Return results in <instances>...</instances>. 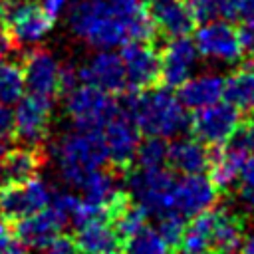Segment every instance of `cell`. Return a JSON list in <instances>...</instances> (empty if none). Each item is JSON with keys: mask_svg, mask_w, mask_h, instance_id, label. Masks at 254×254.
<instances>
[{"mask_svg": "<svg viewBox=\"0 0 254 254\" xmlns=\"http://www.w3.org/2000/svg\"><path fill=\"white\" fill-rule=\"evenodd\" d=\"M119 111L113 93L77 81L65 91V113L75 129L101 131L103 125Z\"/></svg>", "mask_w": 254, "mask_h": 254, "instance_id": "obj_4", "label": "cell"}, {"mask_svg": "<svg viewBox=\"0 0 254 254\" xmlns=\"http://www.w3.org/2000/svg\"><path fill=\"white\" fill-rule=\"evenodd\" d=\"M14 135V111L12 105L0 103V139H8Z\"/></svg>", "mask_w": 254, "mask_h": 254, "instance_id": "obj_39", "label": "cell"}, {"mask_svg": "<svg viewBox=\"0 0 254 254\" xmlns=\"http://www.w3.org/2000/svg\"><path fill=\"white\" fill-rule=\"evenodd\" d=\"M242 44H244V52L254 58V30H244L242 32Z\"/></svg>", "mask_w": 254, "mask_h": 254, "instance_id": "obj_43", "label": "cell"}, {"mask_svg": "<svg viewBox=\"0 0 254 254\" xmlns=\"http://www.w3.org/2000/svg\"><path fill=\"white\" fill-rule=\"evenodd\" d=\"M149 16L155 30L169 38L189 36L194 28V14L183 0H153L149 6Z\"/></svg>", "mask_w": 254, "mask_h": 254, "instance_id": "obj_20", "label": "cell"}, {"mask_svg": "<svg viewBox=\"0 0 254 254\" xmlns=\"http://www.w3.org/2000/svg\"><path fill=\"white\" fill-rule=\"evenodd\" d=\"M54 157L62 179L69 187H79L93 171L107 163L101 131L73 129L62 135L54 145Z\"/></svg>", "mask_w": 254, "mask_h": 254, "instance_id": "obj_3", "label": "cell"}, {"mask_svg": "<svg viewBox=\"0 0 254 254\" xmlns=\"http://www.w3.org/2000/svg\"><path fill=\"white\" fill-rule=\"evenodd\" d=\"M71 32L93 50H115L133 40H151L153 20L143 8L125 14L107 0H77L67 16Z\"/></svg>", "mask_w": 254, "mask_h": 254, "instance_id": "obj_1", "label": "cell"}, {"mask_svg": "<svg viewBox=\"0 0 254 254\" xmlns=\"http://www.w3.org/2000/svg\"><path fill=\"white\" fill-rule=\"evenodd\" d=\"M210 228H212V208L196 216H190V222L185 224V232L179 244L183 252H208Z\"/></svg>", "mask_w": 254, "mask_h": 254, "instance_id": "obj_27", "label": "cell"}, {"mask_svg": "<svg viewBox=\"0 0 254 254\" xmlns=\"http://www.w3.org/2000/svg\"><path fill=\"white\" fill-rule=\"evenodd\" d=\"M6 32L14 42L24 46L40 44L52 30L54 18L46 14L42 4L30 0H14L4 10Z\"/></svg>", "mask_w": 254, "mask_h": 254, "instance_id": "obj_9", "label": "cell"}, {"mask_svg": "<svg viewBox=\"0 0 254 254\" xmlns=\"http://www.w3.org/2000/svg\"><path fill=\"white\" fill-rule=\"evenodd\" d=\"M183 254H208V252H183Z\"/></svg>", "mask_w": 254, "mask_h": 254, "instance_id": "obj_46", "label": "cell"}, {"mask_svg": "<svg viewBox=\"0 0 254 254\" xmlns=\"http://www.w3.org/2000/svg\"><path fill=\"white\" fill-rule=\"evenodd\" d=\"M77 189H81V204L85 210V218L89 216H109L123 204L125 194L117 183V179L111 173H105L103 169L93 171ZM83 222V220H81Z\"/></svg>", "mask_w": 254, "mask_h": 254, "instance_id": "obj_13", "label": "cell"}, {"mask_svg": "<svg viewBox=\"0 0 254 254\" xmlns=\"http://www.w3.org/2000/svg\"><path fill=\"white\" fill-rule=\"evenodd\" d=\"M115 10H119V12H125V14H131V12H135V10H139L141 8V2L143 0H107Z\"/></svg>", "mask_w": 254, "mask_h": 254, "instance_id": "obj_42", "label": "cell"}, {"mask_svg": "<svg viewBox=\"0 0 254 254\" xmlns=\"http://www.w3.org/2000/svg\"><path fill=\"white\" fill-rule=\"evenodd\" d=\"M42 254H81L75 246V242L67 236H56L50 244L42 248Z\"/></svg>", "mask_w": 254, "mask_h": 254, "instance_id": "obj_35", "label": "cell"}, {"mask_svg": "<svg viewBox=\"0 0 254 254\" xmlns=\"http://www.w3.org/2000/svg\"><path fill=\"white\" fill-rule=\"evenodd\" d=\"M218 189L210 181V177H204L202 173L183 175L181 179H175L173 189V210L181 216H196L204 210H210L216 204Z\"/></svg>", "mask_w": 254, "mask_h": 254, "instance_id": "obj_14", "label": "cell"}, {"mask_svg": "<svg viewBox=\"0 0 254 254\" xmlns=\"http://www.w3.org/2000/svg\"><path fill=\"white\" fill-rule=\"evenodd\" d=\"M67 4H69V0H42V8H44L46 14H48L50 18H54V20L67 8Z\"/></svg>", "mask_w": 254, "mask_h": 254, "instance_id": "obj_41", "label": "cell"}, {"mask_svg": "<svg viewBox=\"0 0 254 254\" xmlns=\"http://www.w3.org/2000/svg\"><path fill=\"white\" fill-rule=\"evenodd\" d=\"M238 185H240V196L248 204H254V153L246 157L238 177Z\"/></svg>", "mask_w": 254, "mask_h": 254, "instance_id": "obj_34", "label": "cell"}, {"mask_svg": "<svg viewBox=\"0 0 254 254\" xmlns=\"http://www.w3.org/2000/svg\"><path fill=\"white\" fill-rule=\"evenodd\" d=\"M4 153H6V147H4V141L0 139V175H2V163H4Z\"/></svg>", "mask_w": 254, "mask_h": 254, "instance_id": "obj_45", "label": "cell"}, {"mask_svg": "<svg viewBox=\"0 0 254 254\" xmlns=\"http://www.w3.org/2000/svg\"><path fill=\"white\" fill-rule=\"evenodd\" d=\"M107 161L119 169H127L137 155L141 143V131L127 111H117L101 129Z\"/></svg>", "mask_w": 254, "mask_h": 254, "instance_id": "obj_10", "label": "cell"}, {"mask_svg": "<svg viewBox=\"0 0 254 254\" xmlns=\"http://www.w3.org/2000/svg\"><path fill=\"white\" fill-rule=\"evenodd\" d=\"M125 111L147 137L173 139L189 127L187 107L181 103L179 95L167 87H147V91L141 89L139 95H133L127 101Z\"/></svg>", "mask_w": 254, "mask_h": 254, "instance_id": "obj_2", "label": "cell"}, {"mask_svg": "<svg viewBox=\"0 0 254 254\" xmlns=\"http://www.w3.org/2000/svg\"><path fill=\"white\" fill-rule=\"evenodd\" d=\"M236 4L238 0H214V12L226 20H232L236 16Z\"/></svg>", "mask_w": 254, "mask_h": 254, "instance_id": "obj_40", "label": "cell"}, {"mask_svg": "<svg viewBox=\"0 0 254 254\" xmlns=\"http://www.w3.org/2000/svg\"><path fill=\"white\" fill-rule=\"evenodd\" d=\"M77 79L81 83L99 87L107 93H119L125 89V67L121 56L113 50H97L79 69Z\"/></svg>", "mask_w": 254, "mask_h": 254, "instance_id": "obj_16", "label": "cell"}, {"mask_svg": "<svg viewBox=\"0 0 254 254\" xmlns=\"http://www.w3.org/2000/svg\"><path fill=\"white\" fill-rule=\"evenodd\" d=\"M208 161L210 155L206 151V145L196 137H179L167 149V163L181 175L202 173L208 167Z\"/></svg>", "mask_w": 254, "mask_h": 254, "instance_id": "obj_23", "label": "cell"}, {"mask_svg": "<svg viewBox=\"0 0 254 254\" xmlns=\"http://www.w3.org/2000/svg\"><path fill=\"white\" fill-rule=\"evenodd\" d=\"M62 69L64 67L58 60L46 50H32L26 54L22 75L28 93L54 101V97L62 91Z\"/></svg>", "mask_w": 254, "mask_h": 254, "instance_id": "obj_11", "label": "cell"}, {"mask_svg": "<svg viewBox=\"0 0 254 254\" xmlns=\"http://www.w3.org/2000/svg\"><path fill=\"white\" fill-rule=\"evenodd\" d=\"M198 64V50L189 36L171 38L161 54V77L167 87H179L187 81Z\"/></svg>", "mask_w": 254, "mask_h": 254, "instance_id": "obj_17", "label": "cell"}, {"mask_svg": "<svg viewBox=\"0 0 254 254\" xmlns=\"http://www.w3.org/2000/svg\"><path fill=\"white\" fill-rule=\"evenodd\" d=\"M127 189L133 200L147 212V214H167L173 210V189L175 177L165 167L143 169L139 167L127 179Z\"/></svg>", "mask_w": 254, "mask_h": 254, "instance_id": "obj_5", "label": "cell"}, {"mask_svg": "<svg viewBox=\"0 0 254 254\" xmlns=\"http://www.w3.org/2000/svg\"><path fill=\"white\" fill-rule=\"evenodd\" d=\"M0 254H28V246L20 240L8 218L0 216Z\"/></svg>", "mask_w": 254, "mask_h": 254, "instance_id": "obj_33", "label": "cell"}, {"mask_svg": "<svg viewBox=\"0 0 254 254\" xmlns=\"http://www.w3.org/2000/svg\"><path fill=\"white\" fill-rule=\"evenodd\" d=\"M24 91L26 85L22 67L8 58H0V103L14 105L20 97H24Z\"/></svg>", "mask_w": 254, "mask_h": 254, "instance_id": "obj_28", "label": "cell"}, {"mask_svg": "<svg viewBox=\"0 0 254 254\" xmlns=\"http://www.w3.org/2000/svg\"><path fill=\"white\" fill-rule=\"evenodd\" d=\"M230 105L240 113L254 109V65H244L234 69L224 79V95Z\"/></svg>", "mask_w": 254, "mask_h": 254, "instance_id": "obj_26", "label": "cell"}, {"mask_svg": "<svg viewBox=\"0 0 254 254\" xmlns=\"http://www.w3.org/2000/svg\"><path fill=\"white\" fill-rule=\"evenodd\" d=\"M52 196V187L40 177L26 181H6L0 187V216L8 220H20L46 208Z\"/></svg>", "mask_w": 254, "mask_h": 254, "instance_id": "obj_7", "label": "cell"}, {"mask_svg": "<svg viewBox=\"0 0 254 254\" xmlns=\"http://www.w3.org/2000/svg\"><path fill=\"white\" fill-rule=\"evenodd\" d=\"M125 254H171V246L163 240L157 228L145 224L125 238Z\"/></svg>", "mask_w": 254, "mask_h": 254, "instance_id": "obj_29", "label": "cell"}, {"mask_svg": "<svg viewBox=\"0 0 254 254\" xmlns=\"http://www.w3.org/2000/svg\"><path fill=\"white\" fill-rule=\"evenodd\" d=\"M65 224H67V220L64 218V214L50 200V204L46 208L30 214V216L20 218L16 232L28 248H40L42 250L56 236H60V232Z\"/></svg>", "mask_w": 254, "mask_h": 254, "instance_id": "obj_18", "label": "cell"}, {"mask_svg": "<svg viewBox=\"0 0 254 254\" xmlns=\"http://www.w3.org/2000/svg\"><path fill=\"white\" fill-rule=\"evenodd\" d=\"M73 242L83 254H115L123 238L109 216L97 214L77 224V236Z\"/></svg>", "mask_w": 254, "mask_h": 254, "instance_id": "obj_19", "label": "cell"}, {"mask_svg": "<svg viewBox=\"0 0 254 254\" xmlns=\"http://www.w3.org/2000/svg\"><path fill=\"white\" fill-rule=\"evenodd\" d=\"M119 56L125 67L127 85H131L133 89L153 87L155 81L161 77V56L145 40H133L123 44Z\"/></svg>", "mask_w": 254, "mask_h": 254, "instance_id": "obj_15", "label": "cell"}, {"mask_svg": "<svg viewBox=\"0 0 254 254\" xmlns=\"http://www.w3.org/2000/svg\"><path fill=\"white\" fill-rule=\"evenodd\" d=\"M224 95V79L218 73H198L190 75L179 85V99L187 109H202L220 101Z\"/></svg>", "mask_w": 254, "mask_h": 254, "instance_id": "obj_21", "label": "cell"}, {"mask_svg": "<svg viewBox=\"0 0 254 254\" xmlns=\"http://www.w3.org/2000/svg\"><path fill=\"white\" fill-rule=\"evenodd\" d=\"M14 111V135L24 145L36 147L42 143L50 131L52 121V101L36 95H26L16 101Z\"/></svg>", "mask_w": 254, "mask_h": 254, "instance_id": "obj_12", "label": "cell"}, {"mask_svg": "<svg viewBox=\"0 0 254 254\" xmlns=\"http://www.w3.org/2000/svg\"><path fill=\"white\" fill-rule=\"evenodd\" d=\"M42 157L32 145H20L14 149H8L4 153V163H2V175L6 181H26L36 177L40 171Z\"/></svg>", "mask_w": 254, "mask_h": 254, "instance_id": "obj_25", "label": "cell"}, {"mask_svg": "<svg viewBox=\"0 0 254 254\" xmlns=\"http://www.w3.org/2000/svg\"><path fill=\"white\" fill-rule=\"evenodd\" d=\"M194 14V18L198 20H208L212 18L216 12H214V0H183Z\"/></svg>", "mask_w": 254, "mask_h": 254, "instance_id": "obj_37", "label": "cell"}, {"mask_svg": "<svg viewBox=\"0 0 254 254\" xmlns=\"http://www.w3.org/2000/svg\"><path fill=\"white\" fill-rule=\"evenodd\" d=\"M238 127H240V111L222 99L202 109H196L190 121V129L194 137L200 143L212 147H220L228 143L238 131Z\"/></svg>", "mask_w": 254, "mask_h": 254, "instance_id": "obj_8", "label": "cell"}, {"mask_svg": "<svg viewBox=\"0 0 254 254\" xmlns=\"http://www.w3.org/2000/svg\"><path fill=\"white\" fill-rule=\"evenodd\" d=\"M185 216H181L179 212H167V214H161L159 216V226H157V232L163 236V240L175 248L181 244V238H183V232H185Z\"/></svg>", "mask_w": 254, "mask_h": 254, "instance_id": "obj_32", "label": "cell"}, {"mask_svg": "<svg viewBox=\"0 0 254 254\" xmlns=\"http://www.w3.org/2000/svg\"><path fill=\"white\" fill-rule=\"evenodd\" d=\"M147 216H149V214H147L137 202L129 204L127 198H125L123 204L111 214V220H113V224H115L119 236L125 240L127 236H131L133 232H137L139 228H143V226L147 224Z\"/></svg>", "mask_w": 254, "mask_h": 254, "instance_id": "obj_30", "label": "cell"}, {"mask_svg": "<svg viewBox=\"0 0 254 254\" xmlns=\"http://www.w3.org/2000/svg\"><path fill=\"white\" fill-rule=\"evenodd\" d=\"M242 238V222L236 214L226 210H212L210 250L216 254H236V250H240Z\"/></svg>", "mask_w": 254, "mask_h": 254, "instance_id": "obj_24", "label": "cell"}, {"mask_svg": "<svg viewBox=\"0 0 254 254\" xmlns=\"http://www.w3.org/2000/svg\"><path fill=\"white\" fill-rule=\"evenodd\" d=\"M198 56L216 64H236L244 56L242 32L226 18H208L194 34Z\"/></svg>", "mask_w": 254, "mask_h": 254, "instance_id": "obj_6", "label": "cell"}, {"mask_svg": "<svg viewBox=\"0 0 254 254\" xmlns=\"http://www.w3.org/2000/svg\"><path fill=\"white\" fill-rule=\"evenodd\" d=\"M234 18L244 24V30H254V0H238Z\"/></svg>", "mask_w": 254, "mask_h": 254, "instance_id": "obj_38", "label": "cell"}, {"mask_svg": "<svg viewBox=\"0 0 254 254\" xmlns=\"http://www.w3.org/2000/svg\"><path fill=\"white\" fill-rule=\"evenodd\" d=\"M167 141L161 137H149L147 141L139 143L135 161L143 169H155V167H165L167 165Z\"/></svg>", "mask_w": 254, "mask_h": 254, "instance_id": "obj_31", "label": "cell"}, {"mask_svg": "<svg viewBox=\"0 0 254 254\" xmlns=\"http://www.w3.org/2000/svg\"><path fill=\"white\" fill-rule=\"evenodd\" d=\"M248 153L238 147L234 141H228L220 145V149L210 157L208 167H210V181L218 190H226L232 185L238 183L242 165L246 161Z\"/></svg>", "mask_w": 254, "mask_h": 254, "instance_id": "obj_22", "label": "cell"}, {"mask_svg": "<svg viewBox=\"0 0 254 254\" xmlns=\"http://www.w3.org/2000/svg\"><path fill=\"white\" fill-rule=\"evenodd\" d=\"M230 141H234L238 147H242L248 155L254 153V121L248 125H240Z\"/></svg>", "mask_w": 254, "mask_h": 254, "instance_id": "obj_36", "label": "cell"}, {"mask_svg": "<svg viewBox=\"0 0 254 254\" xmlns=\"http://www.w3.org/2000/svg\"><path fill=\"white\" fill-rule=\"evenodd\" d=\"M240 250H242V254H254V234L248 236L246 240H242Z\"/></svg>", "mask_w": 254, "mask_h": 254, "instance_id": "obj_44", "label": "cell"}]
</instances>
